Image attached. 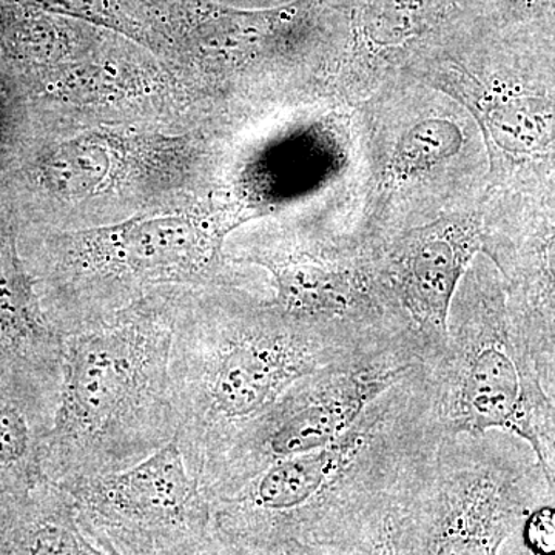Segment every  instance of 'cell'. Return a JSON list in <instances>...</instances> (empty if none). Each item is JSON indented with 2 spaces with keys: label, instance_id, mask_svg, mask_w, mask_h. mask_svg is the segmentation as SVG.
I'll list each match as a JSON object with an SVG mask.
<instances>
[{
  "label": "cell",
  "instance_id": "obj_18",
  "mask_svg": "<svg viewBox=\"0 0 555 555\" xmlns=\"http://www.w3.org/2000/svg\"><path fill=\"white\" fill-rule=\"evenodd\" d=\"M273 555H318L315 551L305 550V547H295V550L283 551Z\"/></svg>",
  "mask_w": 555,
  "mask_h": 555
},
{
  "label": "cell",
  "instance_id": "obj_13",
  "mask_svg": "<svg viewBox=\"0 0 555 555\" xmlns=\"http://www.w3.org/2000/svg\"><path fill=\"white\" fill-rule=\"evenodd\" d=\"M47 437H40L25 401L10 390L0 389V486L31 483L38 474L40 448Z\"/></svg>",
  "mask_w": 555,
  "mask_h": 555
},
{
  "label": "cell",
  "instance_id": "obj_2",
  "mask_svg": "<svg viewBox=\"0 0 555 555\" xmlns=\"http://www.w3.org/2000/svg\"><path fill=\"white\" fill-rule=\"evenodd\" d=\"M383 341L299 321L272 302L215 299L177 312L175 438L192 473L201 481L230 441L299 379Z\"/></svg>",
  "mask_w": 555,
  "mask_h": 555
},
{
  "label": "cell",
  "instance_id": "obj_1",
  "mask_svg": "<svg viewBox=\"0 0 555 555\" xmlns=\"http://www.w3.org/2000/svg\"><path fill=\"white\" fill-rule=\"evenodd\" d=\"M443 437L425 366L327 447L280 460L211 499L218 555L323 553L339 545L392 500Z\"/></svg>",
  "mask_w": 555,
  "mask_h": 555
},
{
  "label": "cell",
  "instance_id": "obj_5",
  "mask_svg": "<svg viewBox=\"0 0 555 555\" xmlns=\"http://www.w3.org/2000/svg\"><path fill=\"white\" fill-rule=\"evenodd\" d=\"M546 491L520 438L443 437L401 486V555H499Z\"/></svg>",
  "mask_w": 555,
  "mask_h": 555
},
{
  "label": "cell",
  "instance_id": "obj_12",
  "mask_svg": "<svg viewBox=\"0 0 555 555\" xmlns=\"http://www.w3.org/2000/svg\"><path fill=\"white\" fill-rule=\"evenodd\" d=\"M0 555H108L83 529L72 496L51 486L0 517Z\"/></svg>",
  "mask_w": 555,
  "mask_h": 555
},
{
  "label": "cell",
  "instance_id": "obj_11",
  "mask_svg": "<svg viewBox=\"0 0 555 555\" xmlns=\"http://www.w3.org/2000/svg\"><path fill=\"white\" fill-rule=\"evenodd\" d=\"M489 261L505 284L511 321L555 400V214L513 196L492 228Z\"/></svg>",
  "mask_w": 555,
  "mask_h": 555
},
{
  "label": "cell",
  "instance_id": "obj_14",
  "mask_svg": "<svg viewBox=\"0 0 555 555\" xmlns=\"http://www.w3.org/2000/svg\"><path fill=\"white\" fill-rule=\"evenodd\" d=\"M462 134L449 120H425L401 138L393 169L397 173L411 175L429 170L459 152Z\"/></svg>",
  "mask_w": 555,
  "mask_h": 555
},
{
  "label": "cell",
  "instance_id": "obj_4",
  "mask_svg": "<svg viewBox=\"0 0 555 555\" xmlns=\"http://www.w3.org/2000/svg\"><path fill=\"white\" fill-rule=\"evenodd\" d=\"M430 403L444 437L505 433L534 452L555 488V400L507 310L491 261L473 262L452 302L448 343L427 364Z\"/></svg>",
  "mask_w": 555,
  "mask_h": 555
},
{
  "label": "cell",
  "instance_id": "obj_6",
  "mask_svg": "<svg viewBox=\"0 0 555 555\" xmlns=\"http://www.w3.org/2000/svg\"><path fill=\"white\" fill-rule=\"evenodd\" d=\"M429 363L418 339L401 337L364 347L299 379L230 441L201 485L217 499L280 460L327 447L390 387Z\"/></svg>",
  "mask_w": 555,
  "mask_h": 555
},
{
  "label": "cell",
  "instance_id": "obj_10",
  "mask_svg": "<svg viewBox=\"0 0 555 555\" xmlns=\"http://www.w3.org/2000/svg\"><path fill=\"white\" fill-rule=\"evenodd\" d=\"M491 232L483 215H452L408 230L374 254L387 291L430 363L447 346L449 315L463 278L478 254L488 257Z\"/></svg>",
  "mask_w": 555,
  "mask_h": 555
},
{
  "label": "cell",
  "instance_id": "obj_8",
  "mask_svg": "<svg viewBox=\"0 0 555 555\" xmlns=\"http://www.w3.org/2000/svg\"><path fill=\"white\" fill-rule=\"evenodd\" d=\"M224 225L170 215L139 218L89 230L65 244L62 272L73 309L67 335L101 326L119 315L134 291L160 284L211 280L221 266Z\"/></svg>",
  "mask_w": 555,
  "mask_h": 555
},
{
  "label": "cell",
  "instance_id": "obj_7",
  "mask_svg": "<svg viewBox=\"0 0 555 555\" xmlns=\"http://www.w3.org/2000/svg\"><path fill=\"white\" fill-rule=\"evenodd\" d=\"M488 78H463L454 61L434 73L454 80L452 93L473 108L496 184L513 196L543 199L555 188V64L531 35L488 24ZM444 82V80H438Z\"/></svg>",
  "mask_w": 555,
  "mask_h": 555
},
{
  "label": "cell",
  "instance_id": "obj_15",
  "mask_svg": "<svg viewBox=\"0 0 555 555\" xmlns=\"http://www.w3.org/2000/svg\"><path fill=\"white\" fill-rule=\"evenodd\" d=\"M406 481V480H404ZM403 481V483H404ZM403 486V485H401ZM400 489L389 503L360 529L331 550L318 555H401Z\"/></svg>",
  "mask_w": 555,
  "mask_h": 555
},
{
  "label": "cell",
  "instance_id": "obj_3",
  "mask_svg": "<svg viewBox=\"0 0 555 555\" xmlns=\"http://www.w3.org/2000/svg\"><path fill=\"white\" fill-rule=\"evenodd\" d=\"M175 320L166 302H145L62 338L60 398L43 449L54 485L129 469L177 436Z\"/></svg>",
  "mask_w": 555,
  "mask_h": 555
},
{
  "label": "cell",
  "instance_id": "obj_19",
  "mask_svg": "<svg viewBox=\"0 0 555 555\" xmlns=\"http://www.w3.org/2000/svg\"><path fill=\"white\" fill-rule=\"evenodd\" d=\"M542 201H543V203L546 204V207L551 208V210H553L555 214V188L553 190H551V192L547 193L545 198H543Z\"/></svg>",
  "mask_w": 555,
  "mask_h": 555
},
{
  "label": "cell",
  "instance_id": "obj_17",
  "mask_svg": "<svg viewBox=\"0 0 555 555\" xmlns=\"http://www.w3.org/2000/svg\"><path fill=\"white\" fill-rule=\"evenodd\" d=\"M524 30L534 36L537 42L550 54L555 64V28H524Z\"/></svg>",
  "mask_w": 555,
  "mask_h": 555
},
{
  "label": "cell",
  "instance_id": "obj_9",
  "mask_svg": "<svg viewBox=\"0 0 555 555\" xmlns=\"http://www.w3.org/2000/svg\"><path fill=\"white\" fill-rule=\"evenodd\" d=\"M61 489L108 555H218L210 496L177 438L129 469Z\"/></svg>",
  "mask_w": 555,
  "mask_h": 555
},
{
  "label": "cell",
  "instance_id": "obj_16",
  "mask_svg": "<svg viewBox=\"0 0 555 555\" xmlns=\"http://www.w3.org/2000/svg\"><path fill=\"white\" fill-rule=\"evenodd\" d=\"M486 22L499 28H555V0H488Z\"/></svg>",
  "mask_w": 555,
  "mask_h": 555
}]
</instances>
